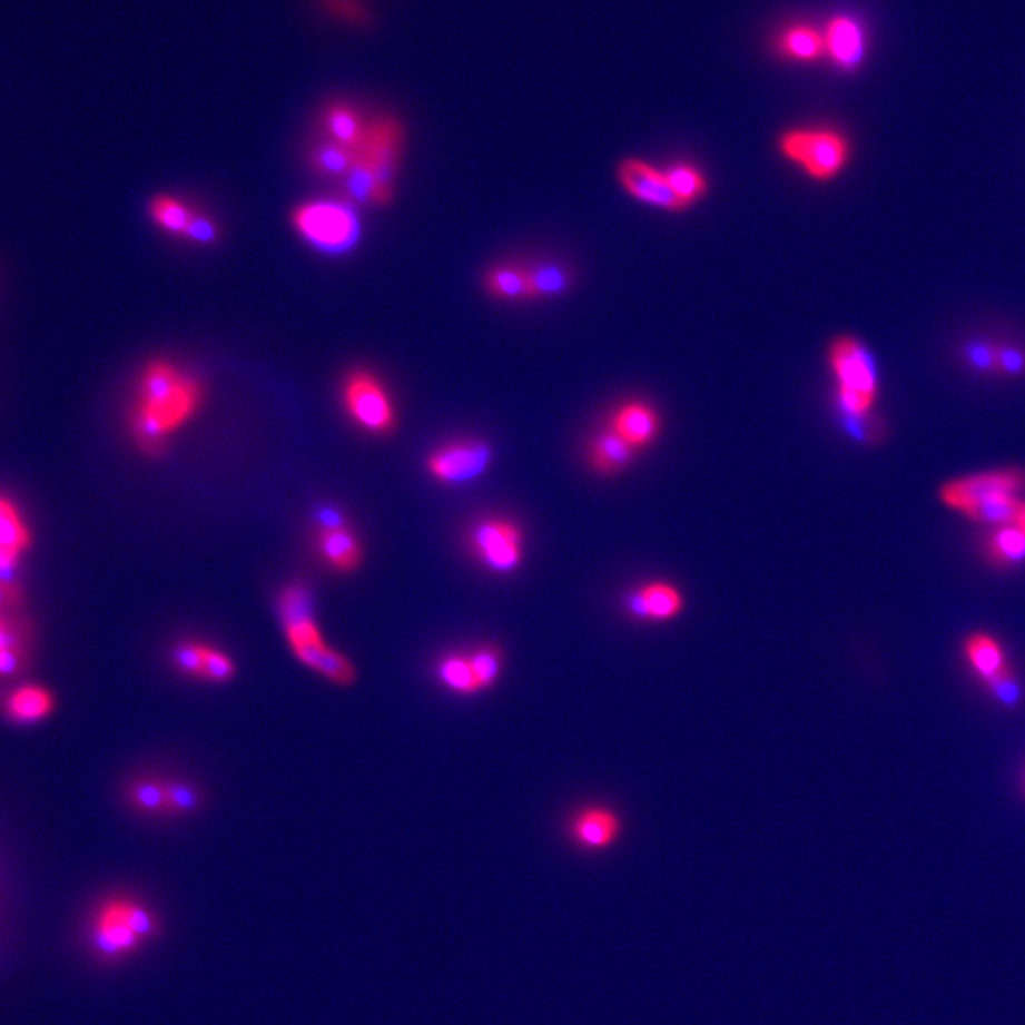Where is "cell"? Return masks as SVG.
Returning <instances> with one entry per match:
<instances>
[{"label":"cell","instance_id":"35","mask_svg":"<svg viewBox=\"0 0 1025 1025\" xmlns=\"http://www.w3.org/2000/svg\"><path fill=\"white\" fill-rule=\"evenodd\" d=\"M166 792H168V815L185 817V815H193L200 806V792L187 780H168Z\"/></svg>","mask_w":1025,"mask_h":1025},{"label":"cell","instance_id":"7","mask_svg":"<svg viewBox=\"0 0 1025 1025\" xmlns=\"http://www.w3.org/2000/svg\"><path fill=\"white\" fill-rule=\"evenodd\" d=\"M467 549L492 574L510 575L523 564L524 532L507 516H483L467 532Z\"/></svg>","mask_w":1025,"mask_h":1025},{"label":"cell","instance_id":"11","mask_svg":"<svg viewBox=\"0 0 1025 1025\" xmlns=\"http://www.w3.org/2000/svg\"><path fill=\"white\" fill-rule=\"evenodd\" d=\"M278 613L290 652L327 642L317 625L314 593L308 583L295 580L284 585L278 594Z\"/></svg>","mask_w":1025,"mask_h":1025},{"label":"cell","instance_id":"29","mask_svg":"<svg viewBox=\"0 0 1025 1025\" xmlns=\"http://www.w3.org/2000/svg\"><path fill=\"white\" fill-rule=\"evenodd\" d=\"M166 782L168 780H161L158 777H139V779L131 780L126 790L129 806L150 817L168 815Z\"/></svg>","mask_w":1025,"mask_h":1025},{"label":"cell","instance_id":"9","mask_svg":"<svg viewBox=\"0 0 1025 1025\" xmlns=\"http://www.w3.org/2000/svg\"><path fill=\"white\" fill-rule=\"evenodd\" d=\"M780 152L806 169L812 179H832L849 158L844 136L830 129H794L780 137Z\"/></svg>","mask_w":1025,"mask_h":1025},{"label":"cell","instance_id":"16","mask_svg":"<svg viewBox=\"0 0 1025 1025\" xmlns=\"http://www.w3.org/2000/svg\"><path fill=\"white\" fill-rule=\"evenodd\" d=\"M610 427L621 438H625L634 451H640V449L652 445L653 441H656L659 435V427H661V420H659L658 411L652 405L631 401V403H625V405H621L615 411L612 422H610Z\"/></svg>","mask_w":1025,"mask_h":1025},{"label":"cell","instance_id":"36","mask_svg":"<svg viewBox=\"0 0 1025 1025\" xmlns=\"http://www.w3.org/2000/svg\"><path fill=\"white\" fill-rule=\"evenodd\" d=\"M984 686L989 691V696L994 697L995 701L1001 707H1005V709H1016L1022 703V699H1024V691H1022V686H1019L1018 678L1014 674L1013 669H1008L1001 677L995 678L992 682L984 683Z\"/></svg>","mask_w":1025,"mask_h":1025},{"label":"cell","instance_id":"8","mask_svg":"<svg viewBox=\"0 0 1025 1025\" xmlns=\"http://www.w3.org/2000/svg\"><path fill=\"white\" fill-rule=\"evenodd\" d=\"M1024 489L1025 470L1003 467L948 481L940 489V500L946 507L968 519L974 511L980 510L987 503L997 502L1003 497L1019 496Z\"/></svg>","mask_w":1025,"mask_h":1025},{"label":"cell","instance_id":"19","mask_svg":"<svg viewBox=\"0 0 1025 1025\" xmlns=\"http://www.w3.org/2000/svg\"><path fill=\"white\" fill-rule=\"evenodd\" d=\"M826 53L839 65V67H857L860 59L865 56V35L857 21L851 18H834L825 32Z\"/></svg>","mask_w":1025,"mask_h":1025},{"label":"cell","instance_id":"38","mask_svg":"<svg viewBox=\"0 0 1025 1025\" xmlns=\"http://www.w3.org/2000/svg\"><path fill=\"white\" fill-rule=\"evenodd\" d=\"M219 226L215 223L214 217L196 209L183 239H187L194 246H214L219 242Z\"/></svg>","mask_w":1025,"mask_h":1025},{"label":"cell","instance_id":"23","mask_svg":"<svg viewBox=\"0 0 1025 1025\" xmlns=\"http://www.w3.org/2000/svg\"><path fill=\"white\" fill-rule=\"evenodd\" d=\"M435 678L445 690L456 696L481 693L477 677L471 664L470 652H452L443 656L435 664Z\"/></svg>","mask_w":1025,"mask_h":1025},{"label":"cell","instance_id":"12","mask_svg":"<svg viewBox=\"0 0 1025 1025\" xmlns=\"http://www.w3.org/2000/svg\"><path fill=\"white\" fill-rule=\"evenodd\" d=\"M618 174H620V183L627 193L645 206L659 207L667 211L686 209L683 201L669 187L663 171H658L650 164L629 158L621 164Z\"/></svg>","mask_w":1025,"mask_h":1025},{"label":"cell","instance_id":"27","mask_svg":"<svg viewBox=\"0 0 1025 1025\" xmlns=\"http://www.w3.org/2000/svg\"><path fill=\"white\" fill-rule=\"evenodd\" d=\"M532 298H556L572 287V274L566 266L553 260H542L526 266Z\"/></svg>","mask_w":1025,"mask_h":1025},{"label":"cell","instance_id":"43","mask_svg":"<svg viewBox=\"0 0 1025 1025\" xmlns=\"http://www.w3.org/2000/svg\"><path fill=\"white\" fill-rule=\"evenodd\" d=\"M1022 787H1024V796H1025V773H1024V780H1022Z\"/></svg>","mask_w":1025,"mask_h":1025},{"label":"cell","instance_id":"5","mask_svg":"<svg viewBox=\"0 0 1025 1025\" xmlns=\"http://www.w3.org/2000/svg\"><path fill=\"white\" fill-rule=\"evenodd\" d=\"M830 367L838 378V400L847 416L855 420L851 432L860 437L863 422L876 403V365L860 342L839 336L830 346Z\"/></svg>","mask_w":1025,"mask_h":1025},{"label":"cell","instance_id":"30","mask_svg":"<svg viewBox=\"0 0 1025 1025\" xmlns=\"http://www.w3.org/2000/svg\"><path fill=\"white\" fill-rule=\"evenodd\" d=\"M31 543V532L20 511L8 497L0 496V553L12 551L26 555Z\"/></svg>","mask_w":1025,"mask_h":1025},{"label":"cell","instance_id":"14","mask_svg":"<svg viewBox=\"0 0 1025 1025\" xmlns=\"http://www.w3.org/2000/svg\"><path fill=\"white\" fill-rule=\"evenodd\" d=\"M620 815L604 806L583 807L568 822V836L585 851H602L621 836Z\"/></svg>","mask_w":1025,"mask_h":1025},{"label":"cell","instance_id":"32","mask_svg":"<svg viewBox=\"0 0 1025 1025\" xmlns=\"http://www.w3.org/2000/svg\"><path fill=\"white\" fill-rule=\"evenodd\" d=\"M663 175L672 193L677 194L686 207L691 206L707 193V181L701 171L693 166L674 164L671 168L664 169Z\"/></svg>","mask_w":1025,"mask_h":1025},{"label":"cell","instance_id":"3","mask_svg":"<svg viewBox=\"0 0 1025 1025\" xmlns=\"http://www.w3.org/2000/svg\"><path fill=\"white\" fill-rule=\"evenodd\" d=\"M290 225L312 249L323 255H344L362 239V217L354 201L317 198L293 209Z\"/></svg>","mask_w":1025,"mask_h":1025},{"label":"cell","instance_id":"13","mask_svg":"<svg viewBox=\"0 0 1025 1025\" xmlns=\"http://www.w3.org/2000/svg\"><path fill=\"white\" fill-rule=\"evenodd\" d=\"M623 607L632 620L664 623L677 620L683 612L686 600L682 591L669 581H650L625 594Z\"/></svg>","mask_w":1025,"mask_h":1025},{"label":"cell","instance_id":"41","mask_svg":"<svg viewBox=\"0 0 1025 1025\" xmlns=\"http://www.w3.org/2000/svg\"><path fill=\"white\" fill-rule=\"evenodd\" d=\"M314 521H316V532L348 526V519L344 515V511L331 505V503H325V505L317 507L316 513H314Z\"/></svg>","mask_w":1025,"mask_h":1025},{"label":"cell","instance_id":"22","mask_svg":"<svg viewBox=\"0 0 1025 1025\" xmlns=\"http://www.w3.org/2000/svg\"><path fill=\"white\" fill-rule=\"evenodd\" d=\"M4 712L16 723H35L45 720L56 709V697L42 686H21L4 701Z\"/></svg>","mask_w":1025,"mask_h":1025},{"label":"cell","instance_id":"4","mask_svg":"<svg viewBox=\"0 0 1025 1025\" xmlns=\"http://www.w3.org/2000/svg\"><path fill=\"white\" fill-rule=\"evenodd\" d=\"M160 930L158 919L147 906L126 897H112L99 904L91 923V942L104 959H120L136 952L142 942Z\"/></svg>","mask_w":1025,"mask_h":1025},{"label":"cell","instance_id":"37","mask_svg":"<svg viewBox=\"0 0 1025 1025\" xmlns=\"http://www.w3.org/2000/svg\"><path fill=\"white\" fill-rule=\"evenodd\" d=\"M236 677V664L233 658L223 650H217L211 644H207L206 658H204V678L206 682L225 683L230 682Z\"/></svg>","mask_w":1025,"mask_h":1025},{"label":"cell","instance_id":"34","mask_svg":"<svg viewBox=\"0 0 1025 1025\" xmlns=\"http://www.w3.org/2000/svg\"><path fill=\"white\" fill-rule=\"evenodd\" d=\"M470 658L477 677L479 690H491L502 674L503 656L500 648L491 644L477 645L475 650H470Z\"/></svg>","mask_w":1025,"mask_h":1025},{"label":"cell","instance_id":"10","mask_svg":"<svg viewBox=\"0 0 1025 1025\" xmlns=\"http://www.w3.org/2000/svg\"><path fill=\"white\" fill-rule=\"evenodd\" d=\"M494 460L492 446L483 438L462 437L446 441L430 452L426 470L430 477L445 486H460L483 477Z\"/></svg>","mask_w":1025,"mask_h":1025},{"label":"cell","instance_id":"31","mask_svg":"<svg viewBox=\"0 0 1025 1025\" xmlns=\"http://www.w3.org/2000/svg\"><path fill=\"white\" fill-rule=\"evenodd\" d=\"M779 48L780 52L787 53L788 58L811 61L826 52L825 35H820L812 27H792L780 37Z\"/></svg>","mask_w":1025,"mask_h":1025},{"label":"cell","instance_id":"6","mask_svg":"<svg viewBox=\"0 0 1025 1025\" xmlns=\"http://www.w3.org/2000/svg\"><path fill=\"white\" fill-rule=\"evenodd\" d=\"M341 397L344 413L362 432L390 435L397 426L394 400L373 371L355 368L346 374Z\"/></svg>","mask_w":1025,"mask_h":1025},{"label":"cell","instance_id":"2","mask_svg":"<svg viewBox=\"0 0 1025 1025\" xmlns=\"http://www.w3.org/2000/svg\"><path fill=\"white\" fill-rule=\"evenodd\" d=\"M405 145V128L394 117L368 124L367 136L357 149L354 166L344 179L348 200L355 206L386 207L394 200Z\"/></svg>","mask_w":1025,"mask_h":1025},{"label":"cell","instance_id":"18","mask_svg":"<svg viewBox=\"0 0 1025 1025\" xmlns=\"http://www.w3.org/2000/svg\"><path fill=\"white\" fill-rule=\"evenodd\" d=\"M634 452L637 451L627 443L625 438H621L612 427L608 426L607 430L597 433L589 443V465L599 475L613 477L632 464Z\"/></svg>","mask_w":1025,"mask_h":1025},{"label":"cell","instance_id":"25","mask_svg":"<svg viewBox=\"0 0 1025 1025\" xmlns=\"http://www.w3.org/2000/svg\"><path fill=\"white\" fill-rule=\"evenodd\" d=\"M984 556L995 566H1018L1025 562L1024 532L1016 524L992 530L984 542Z\"/></svg>","mask_w":1025,"mask_h":1025},{"label":"cell","instance_id":"42","mask_svg":"<svg viewBox=\"0 0 1025 1025\" xmlns=\"http://www.w3.org/2000/svg\"><path fill=\"white\" fill-rule=\"evenodd\" d=\"M1016 526H1018V529L1022 530V532L1025 534V505L1024 510H1022V513H1019V519L1018 523H1016Z\"/></svg>","mask_w":1025,"mask_h":1025},{"label":"cell","instance_id":"26","mask_svg":"<svg viewBox=\"0 0 1025 1025\" xmlns=\"http://www.w3.org/2000/svg\"><path fill=\"white\" fill-rule=\"evenodd\" d=\"M484 289L500 300H529V276L526 266L496 265L484 274Z\"/></svg>","mask_w":1025,"mask_h":1025},{"label":"cell","instance_id":"40","mask_svg":"<svg viewBox=\"0 0 1025 1025\" xmlns=\"http://www.w3.org/2000/svg\"><path fill=\"white\" fill-rule=\"evenodd\" d=\"M27 629L23 621H8L0 615V652L8 648H26L27 650Z\"/></svg>","mask_w":1025,"mask_h":1025},{"label":"cell","instance_id":"20","mask_svg":"<svg viewBox=\"0 0 1025 1025\" xmlns=\"http://www.w3.org/2000/svg\"><path fill=\"white\" fill-rule=\"evenodd\" d=\"M325 137L341 142L348 149L357 150L367 136L368 124L363 120L359 110L348 104H329L322 115Z\"/></svg>","mask_w":1025,"mask_h":1025},{"label":"cell","instance_id":"15","mask_svg":"<svg viewBox=\"0 0 1025 1025\" xmlns=\"http://www.w3.org/2000/svg\"><path fill=\"white\" fill-rule=\"evenodd\" d=\"M317 555L322 561L341 574H352L362 568L365 551L362 540L349 526L336 530H322L314 535Z\"/></svg>","mask_w":1025,"mask_h":1025},{"label":"cell","instance_id":"39","mask_svg":"<svg viewBox=\"0 0 1025 1025\" xmlns=\"http://www.w3.org/2000/svg\"><path fill=\"white\" fill-rule=\"evenodd\" d=\"M995 373L1024 374L1025 352L1013 344H995Z\"/></svg>","mask_w":1025,"mask_h":1025},{"label":"cell","instance_id":"28","mask_svg":"<svg viewBox=\"0 0 1025 1025\" xmlns=\"http://www.w3.org/2000/svg\"><path fill=\"white\" fill-rule=\"evenodd\" d=\"M196 209L171 194H158L149 201V217L160 230L183 238Z\"/></svg>","mask_w":1025,"mask_h":1025},{"label":"cell","instance_id":"24","mask_svg":"<svg viewBox=\"0 0 1025 1025\" xmlns=\"http://www.w3.org/2000/svg\"><path fill=\"white\" fill-rule=\"evenodd\" d=\"M355 155H357V150L348 149L341 142L333 141L329 137H323V139L312 145V169L317 175L325 177V179L344 181L348 177L349 169L354 166Z\"/></svg>","mask_w":1025,"mask_h":1025},{"label":"cell","instance_id":"21","mask_svg":"<svg viewBox=\"0 0 1025 1025\" xmlns=\"http://www.w3.org/2000/svg\"><path fill=\"white\" fill-rule=\"evenodd\" d=\"M963 652H965V658H967L974 674L980 678L982 683L992 682L995 678L1001 677L1003 672L1008 671L1003 645L999 644V640L989 637L986 632L970 634L965 640Z\"/></svg>","mask_w":1025,"mask_h":1025},{"label":"cell","instance_id":"33","mask_svg":"<svg viewBox=\"0 0 1025 1025\" xmlns=\"http://www.w3.org/2000/svg\"><path fill=\"white\" fill-rule=\"evenodd\" d=\"M206 648V642H200V640H179V642L171 648V653H169V659H171V663H174L175 671L183 674V677L198 678V680H201V678H204Z\"/></svg>","mask_w":1025,"mask_h":1025},{"label":"cell","instance_id":"1","mask_svg":"<svg viewBox=\"0 0 1025 1025\" xmlns=\"http://www.w3.org/2000/svg\"><path fill=\"white\" fill-rule=\"evenodd\" d=\"M206 401L198 374L171 359H152L142 367L136 401L129 413V433L147 459L168 452L169 438L193 422Z\"/></svg>","mask_w":1025,"mask_h":1025},{"label":"cell","instance_id":"17","mask_svg":"<svg viewBox=\"0 0 1025 1025\" xmlns=\"http://www.w3.org/2000/svg\"><path fill=\"white\" fill-rule=\"evenodd\" d=\"M293 656L298 663L304 664L308 671L316 672L319 677L329 680L335 686H352L357 680V669L352 659L344 653L331 648L327 642L316 645H306L295 650Z\"/></svg>","mask_w":1025,"mask_h":1025}]
</instances>
